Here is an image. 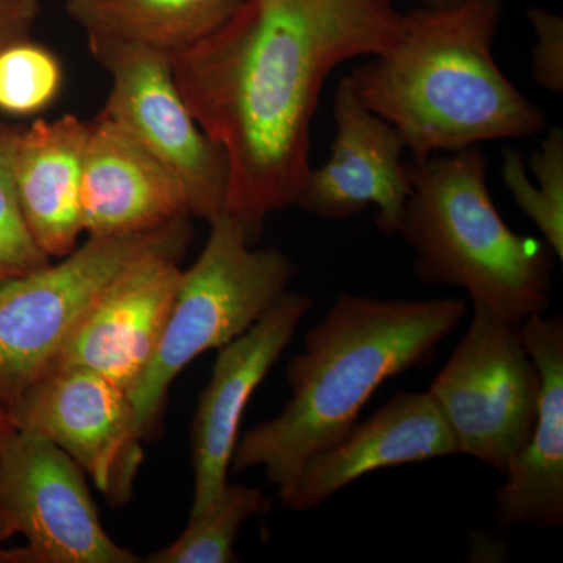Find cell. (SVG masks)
I'll return each mask as SVG.
<instances>
[{"label": "cell", "mask_w": 563, "mask_h": 563, "mask_svg": "<svg viewBox=\"0 0 563 563\" xmlns=\"http://www.w3.org/2000/svg\"><path fill=\"white\" fill-rule=\"evenodd\" d=\"M401 24L396 0H243L217 31L172 55L188 109L225 152L228 214L252 244L273 213L298 203L332 70L384 54Z\"/></svg>", "instance_id": "1"}, {"label": "cell", "mask_w": 563, "mask_h": 563, "mask_svg": "<svg viewBox=\"0 0 563 563\" xmlns=\"http://www.w3.org/2000/svg\"><path fill=\"white\" fill-rule=\"evenodd\" d=\"M468 314L463 299H380L340 292L287 365L290 399L273 420L244 433L235 472L262 468L273 487L303 462L342 442L374 391L424 365Z\"/></svg>", "instance_id": "2"}, {"label": "cell", "mask_w": 563, "mask_h": 563, "mask_svg": "<svg viewBox=\"0 0 563 563\" xmlns=\"http://www.w3.org/2000/svg\"><path fill=\"white\" fill-rule=\"evenodd\" d=\"M503 0L402 13L384 54L350 74L358 98L391 124L412 161L547 131V113L493 57Z\"/></svg>", "instance_id": "3"}, {"label": "cell", "mask_w": 563, "mask_h": 563, "mask_svg": "<svg viewBox=\"0 0 563 563\" xmlns=\"http://www.w3.org/2000/svg\"><path fill=\"white\" fill-rule=\"evenodd\" d=\"M412 191L399 224L428 285L462 288L473 307L514 324L544 313L555 254L514 232L493 202L479 146L407 163Z\"/></svg>", "instance_id": "4"}, {"label": "cell", "mask_w": 563, "mask_h": 563, "mask_svg": "<svg viewBox=\"0 0 563 563\" xmlns=\"http://www.w3.org/2000/svg\"><path fill=\"white\" fill-rule=\"evenodd\" d=\"M209 224L201 254L181 269L157 351L129 391L144 439L161 420L169 387L185 366L243 335L288 291L296 274L295 263L277 247L254 250L231 214Z\"/></svg>", "instance_id": "5"}, {"label": "cell", "mask_w": 563, "mask_h": 563, "mask_svg": "<svg viewBox=\"0 0 563 563\" xmlns=\"http://www.w3.org/2000/svg\"><path fill=\"white\" fill-rule=\"evenodd\" d=\"M190 218L128 235L88 236L60 262L0 282V398L13 406L49 372L81 318L131 263L191 240Z\"/></svg>", "instance_id": "6"}, {"label": "cell", "mask_w": 563, "mask_h": 563, "mask_svg": "<svg viewBox=\"0 0 563 563\" xmlns=\"http://www.w3.org/2000/svg\"><path fill=\"white\" fill-rule=\"evenodd\" d=\"M540 388L521 325L473 307L465 335L428 395L453 433L459 454L506 474L531 439Z\"/></svg>", "instance_id": "7"}, {"label": "cell", "mask_w": 563, "mask_h": 563, "mask_svg": "<svg viewBox=\"0 0 563 563\" xmlns=\"http://www.w3.org/2000/svg\"><path fill=\"white\" fill-rule=\"evenodd\" d=\"M111 88L102 117L121 125L179 184L191 218L207 222L228 213L229 162L210 139L174 79L165 52L87 40Z\"/></svg>", "instance_id": "8"}, {"label": "cell", "mask_w": 563, "mask_h": 563, "mask_svg": "<svg viewBox=\"0 0 563 563\" xmlns=\"http://www.w3.org/2000/svg\"><path fill=\"white\" fill-rule=\"evenodd\" d=\"M0 521L14 563H139L107 533L85 473L57 444L16 431L0 454Z\"/></svg>", "instance_id": "9"}, {"label": "cell", "mask_w": 563, "mask_h": 563, "mask_svg": "<svg viewBox=\"0 0 563 563\" xmlns=\"http://www.w3.org/2000/svg\"><path fill=\"white\" fill-rule=\"evenodd\" d=\"M16 431L57 444L114 507L132 498L143 433L125 388L84 368H55L11 406Z\"/></svg>", "instance_id": "10"}, {"label": "cell", "mask_w": 563, "mask_h": 563, "mask_svg": "<svg viewBox=\"0 0 563 563\" xmlns=\"http://www.w3.org/2000/svg\"><path fill=\"white\" fill-rule=\"evenodd\" d=\"M191 240L141 255L96 299L51 369L84 368L131 391L157 351ZM49 369V372H51Z\"/></svg>", "instance_id": "11"}, {"label": "cell", "mask_w": 563, "mask_h": 563, "mask_svg": "<svg viewBox=\"0 0 563 563\" xmlns=\"http://www.w3.org/2000/svg\"><path fill=\"white\" fill-rule=\"evenodd\" d=\"M332 111L331 154L320 168H310L296 207L340 221L374 206L379 232L398 233L412 191L401 136L362 102L350 76L336 85Z\"/></svg>", "instance_id": "12"}, {"label": "cell", "mask_w": 563, "mask_h": 563, "mask_svg": "<svg viewBox=\"0 0 563 563\" xmlns=\"http://www.w3.org/2000/svg\"><path fill=\"white\" fill-rule=\"evenodd\" d=\"M313 302L301 292L285 291L268 313L243 335L221 347L210 383L192 418V515L210 506L228 481L239 443L240 422L251 396L287 350Z\"/></svg>", "instance_id": "13"}, {"label": "cell", "mask_w": 563, "mask_h": 563, "mask_svg": "<svg viewBox=\"0 0 563 563\" xmlns=\"http://www.w3.org/2000/svg\"><path fill=\"white\" fill-rule=\"evenodd\" d=\"M450 455L461 454L431 396L399 391L342 442L303 462L277 495L288 509L309 512L365 474Z\"/></svg>", "instance_id": "14"}, {"label": "cell", "mask_w": 563, "mask_h": 563, "mask_svg": "<svg viewBox=\"0 0 563 563\" xmlns=\"http://www.w3.org/2000/svg\"><path fill=\"white\" fill-rule=\"evenodd\" d=\"M81 225L88 236L151 231L190 217L179 184L121 125L90 122L80 185Z\"/></svg>", "instance_id": "15"}, {"label": "cell", "mask_w": 563, "mask_h": 563, "mask_svg": "<svg viewBox=\"0 0 563 563\" xmlns=\"http://www.w3.org/2000/svg\"><path fill=\"white\" fill-rule=\"evenodd\" d=\"M526 347L539 368V409L528 444L495 492V517L504 528L563 525V320L533 314L521 324Z\"/></svg>", "instance_id": "16"}, {"label": "cell", "mask_w": 563, "mask_h": 563, "mask_svg": "<svg viewBox=\"0 0 563 563\" xmlns=\"http://www.w3.org/2000/svg\"><path fill=\"white\" fill-rule=\"evenodd\" d=\"M90 122L74 114L18 129L13 179L25 224L40 250L62 258L79 246L80 185Z\"/></svg>", "instance_id": "17"}, {"label": "cell", "mask_w": 563, "mask_h": 563, "mask_svg": "<svg viewBox=\"0 0 563 563\" xmlns=\"http://www.w3.org/2000/svg\"><path fill=\"white\" fill-rule=\"evenodd\" d=\"M243 0H65L87 40L173 55L217 31Z\"/></svg>", "instance_id": "18"}, {"label": "cell", "mask_w": 563, "mask_h": 563, "mask_svg": "<svg viewBox=\"0 0 563 563\" xmlns=\"http://www.w3.org/2000/svg\"><path fill=\"white\" fill-rule=\"evenodd\" d=\"M501 176L521 211L563 258V131L551 128L526 162L515 147L503 151Z\"/></svg>", "instance_id": "19"}, {"label": "cell", "mask_w": 563, "mask_h": 563, "mask_svg": "<svg viewBox=\"0 0 563 563\" xmlns=\"http://www.w3.org/2000/svg\"><path fill=\"white\" fill-rule=\"evenodd\" d=\"M261 488L225 484L210 506L190 517L179 539L147 555V563H231L243 526L263 509Z\"/></svg>", "instance_id": "20"}, {"label": "cell", "mask_w": 563, "mask_h": 563, "mask_svg": "<svg viewBox=\"0 0 563 563\" xmlns=\"http://www.w3.org/2000/svg\"><path fill=\"white\" fill-rule=\"evenodd\" d=\"M63 66L57 55L32 38L0 51V113L35 117L57 101Z\"/></svg>", "instance_id": "21"}, {"label": "cell", "mask_w": 563, "mask_h": 563, "mask_svg": "<svg viewBox=\"0 0 563 563\" xmlns=\"http://www.w3.org/2000/svg\"><path fill=\"white\" fill-rule=\"evenodd\" d=\"M18 129L0 122V282L49 265L51 258L33 240L13 179V146Z\"/></svg>", "instance_id": "22"}, {"label": "cell", "mask_w": 563, "mask_h": 563, "mask_svg": "<svg viewBox=\"0 0 563 563\" xmlns=\"http://www.w3.org/2000/svg\"><path fill=\"white\" fill-rule=\"evenodd\" d=\"M536 33L531 54L532 80L543 90L561 95L563 91V20L561 14L533 7L526 11Z\"/></svg>", "instance_id": "23"}, {"label": "cell", "mask_w": 563, "mask_h": 563, "mask_svg": "<svg viewBox=\"0 0 563 563\" xmlns=\"http://www.w3.org/2000/svg\"><path fill=\"white\" fill-rule=\"evenodd\" d=\"M40 11L41 0H0V51L31 38Z\"/></svg>", "instance_id": "24"}, {"label": "cell", "mask_w": 563, "mask_h": 563, "mask_svg": "<svg viewBox=\"0 0 563 563\" xmlns=\"http://www.w3.org/2000/svg\"><path fill=\"white\" fill-rule=\"evenodd\" d=\"M14 432H16V426H14L13 415H11V407L0 398V454Z\"/></svg>", "instance_id": "25"}, {"label": "cell", "mask_w": 563, "mask_h": 563, "mask_svg": "<svg viewBox=\"0 0 563 563\" xmlns=\"http://www.w3.org/2000/svg\"><path fill=\"white\" fill-rule=\"evenodd\" d=\"M9 539V533H7L2 521H0V563H14L13 553H11V550H7V548L3 547Z\"/></svg>", "instance_id": "26"}, {"label": "cell", "mask_w": 563, "mask_h": 563, "mask_svg": "<svg viewBox=\"0 0 563 563\" xmlns=\"http://www.w3.org/2000/svg\"><path fill=\"white\" fill-rule=\"evenodd\" d=\"M421 3V7L426 9H446V7L459 5V3L465 2V0H417Z\"/></svg>", "instance_id": "27"}]
</instances>
